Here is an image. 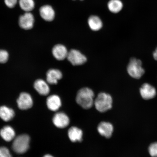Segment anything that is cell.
<instances>
[{
    "mask_svg": "<svg viewBox=\"0 0 157 157\" xmlns=\"http://www.w3.org/2000/svg\"><path fill=\"white\" fill-rule=\"evenodd\" d=\"M62 77V72L59 70L52 69L48 70L47 73V82L51 84H56Z\"/></svg>",
    "mask_w": 157,
    "mask_h": 157,
    "instance_id": "9a60e30c",
    "label": "cell"
},
{
    "mask_svg": "<svg viewBox=\"0 0 157 157\" xmlns=\"http://www.w3.org/2000/svg\"><path fill=\"white\" fill-rule=\"evenodd\" d=\"M153 56L155 60H157V48L155 49V50L153 52Z\"/></svg>",
    "mask_w": 157,
    "mask_h": 157,
    "instance_id": "484cf974",
    "label": "cell"
},
{
    "mask_svg": "<svg viewBox=\"0 0 157 157\" xmlns=\"http://www.w3.org/2000/svg\"><path fill=\"white\" fill-rule=\"evenodd\" d=\"M97 130L101 136L109 138L113 135V127L111 123L102 121L98 125Z\"/></svg>",
    "mask_w": 157,
    "mask_h": 157,
    "instance_id": "8fae6325",
    "label": "cell"
},
{
    "mask_svg": "<svg viewBox=\"0 0 157 157\" xmlns=\"http://www.w3.org/2000/svg\"><path fill=\"white\" fill-rule=\"evenodd\" d=\"M88 25L92 30L98 31L103 26V23L99 17L96 15H92L88 19Z\"/></svg>",
    "mask_w": 157,
    "mask_h": 157,
    "instance_id": "d6986e66",
    "label": "cell"
},
{
    "mask_svg": "<svg viewBox=\"0 0 157 157\" xmlns=\"http://www.w3.org/2000/svg\"><path fill=\"white\" fill-rule=\"evenodd\" d=\"M108 7L111 12L117 13L123 9V4L120 0H110L108 3Z\"/></svg>",
    "mask_w": 157,
    "mask_h": 157,
    "instance_id": "44dd1931",
    "label": "cell"
},
{
    "mask_svg": "<svg viewBox=\"0 0 157 157\" xmlns=\"http://www.w3.org/2000/svg\"><path fill=\"white\" fill-rule=\"evenodd\" d=\"M80 1H83V0H80Z\"/></svg>",
    "mask_w": 157,
    "mask_h": 157,
    "instance_id": "83f0119b",
    "label": "cell"
},
{
    "mask_svg": "<svg viewBox=\"0 0 157 157\" xmlns=\"http://www.w3.org/2000/svg\"><path fill=\"white\" fill-rule=\"evenodd\" d=\"M67 59L74 66H80L87 61L86 56L79 51L72 49L68 52Z\"/></svg>",
    "mask_w": 157,
    "mask_h": 157,
    "instance_id": "5b68a950",
    "label": "cell"
},
{
    "mask_svg": "<svg viewBox=\"0 0 157 157\" xmlns=\"http://www.w3.org/2000/svg\"><path fill=\"white\" fill-rule=\"evenodd\" d=\"M15 116V112L12 109L6 106L0 107V118L5 121L11 120Z\"/></svg>",
    "mask_w": 157,
    "mask_h": 157,
    "instance_id": "ac0fdd59",
    "label": "cell"
},
{
    "mask_svg": "<svg viewBox=\"0 0 157 157\" xmlns=\"http://www.w3.org/2000/svg\"><path fill=\"white\" fill-rule=\"evenodd\" d=\"M39 12L41 17L47 21H52L55 18V11L52 6L50 5L42 6L39 9Z\"/></svg>",
    "mask_w": 157,
    "mask_h": 157,
    "instance_id": "30bf717a",
    "label": "cell"
},
{
    "mask_svg": "<svg viewBox=\"0 0 157 157\" xmlns=\"http://www.w3.org/2000/svg\"><path fill=\"white\" fill-rule=\"evenodd\" d=\"M18 22L21 29L25 30L32 29L35 22L34 15L31 12H25L19 17Z\"/></svg>",
    "mask_w": 157,
    "mask_h": 157,
    "instance_id": "8992f818",
    "label": "cell"
},
{
    "mask_svg": "<svg viewBox=\"0 0 157 157\" xmlns=\"http://www.w3.org/2000/svg\"><path fill=\"white\" fill-rule=\"evenodd\" d=\"M127 71L131 77L136 79L140 78L145 73L141 61L134 58L131 59L127 66Z\"/></svg>",
    "mask_w": 157,
    "mask_h": 157,
    "instance_id": "277c9868",
    "label": "cell"
},
{
    "mask_svg": "<svg viewBox=\"0 0 157 157\" xmlns=\"http://www.w3.org/2000/svg\"><path fill=\"white\" fill-rule=\"evenodd\" d=\"M140 92L141 97L146 100L152 99L156 95L155 88L148 83L143 84L140 88Z\"/></svg>",
    "mask_w": 157,
    "mask_h": 157,
    "instance_id": "9c48e42d",
    "label": "cell"
},
{
    "mask_svg": "<svg viewBox=\"0 0 157 157\" xmlns=\"http://www.w3.org/2000/svg\"><path fill=\"white\" fill-rule=\"evenodd\" d=\"M113 102V98L109 94L101 93L94 100V105L98 111L105 113L112 107Z\"/></svg>",
    "mask_w": 157,
    "mask_h": 157,
    "instance_id": "7a4b0ae2",
    "label": "cell"
},
{
    "mask_svg": "<svg viewBox=\"0 0 157 157\" xmlns=\"http://www.w3.org/2000/svg\"><path fill=\"white\" fill-rule=\"evenodd\" d=\"M54 124L57 127L63 128L69 124V118L66 114L63 112H59L55 114L52 119Z\"/></svg>",
    "mask_w": 157,
    "mask_h": 157,
    "instance_id": "ba28073f",
    "label": "cell"
},
{
    "mask_svg": "<svg viewBox=\"0 0 157 157\" xmlns=\"http://www.w3.org/2000/svg\"><path fill=\"white\" fill-rule=\"evenodd\" d=\"M68 52L64 45L58 44L54 46L52 53L55 58L59 60H62L67 58Z\"/></svg>",
    "mask_w": 157,
    "mask_h": 157,
    "instance_id": "7c38bea8",
    "label": "cell"
},
{
    "mask_svg": "<svg viewBox=\"0 0 157 157\" xmlns=\"http://www.w3.org/2000/svg\"><path fill=\"white\" fill-rule=\"evenodd\" d=\"M47 105L48 109L51 111H58L62 105L60 98L57 95H51L47 99Z\"/></svg>",
    "mask_w": 157,
    "mask_h": 157,
    "instance_id": "4fadbf2b",
    "label": "cell"
},
{
    "mask_svg": "<svg viewBox=\"0 0 157 157\" xmlns=\"http://www.w3.org/2000/svg\"><path fill=\"white\" fill-rule=\"evenodd\" d=\"M0 157H12L9 149L4 147H0Z\"/></svg>",
    "mask_w": 157,
    "mask_h": 157,
    "instance_id": "cb8c5ba5",
    "label": "cell"
},
{
    "mask_svg": "<svg viewBox=\"0 0 157 157\" xmlns=\"http://www.w3.org/2000/svg\"><path fill=\"white\" fill-rule=\"evenodd\" d=\"M68 135L70 140L72 142H81L83 137V131L76 127H72L68 129Z\"/></svg>",
    "mask_w": 157,
    "mask_h": 157,
    "instance_id": "5bb4252c",
    "label": "cell"
},
{
    "mask_svg": "<svg viewBox=\"0 0 157 157\" xmlns=\"http://www.w3.org/2000/svg\"><path fill=\"white\" fill-rule=\"evenodd\" d=\"M30 137L28 135L23 134L16 137L12 145L14 151L18 154H23L29 150Z\"/></svg>",
    "mask_w": 157,
    "mask_h": 157,
    "instance_id": "3957f363",
    "label": "cell"
},
{
    "mask_svg": "<svg viewBox=\"0 0 157 157\" xmlns=\"http://www.w3.org/2000/svg\"><path fill=\"white\" fill-rule=\"evenodd\" d=\"M19 0H4L5 5L10 9L14 8L17 3H18Z\"/></svg>",
    "mask_w": 157,
    "mask_h": 157,
    "instance_id": "d4e9b609",
    "label": "cell"
},
{
    "mask_svg": "<svg viewBox=\"0 0 157 157\" xmlns=\"http://www.w3.org/2000/svg\"><path fill=\"white\" fill-rule=\"evenodd\" d=\"M9 54L6 51L0 50V63H5L9 58Z\"/></svg>",
    "mask_w": 157,
    "mask_h": 157,
    "instance_id": "603a6c76",
    "label": "cell"
},
{
    "mask_svg": "<svg viewBox=\"0 0 157 157\" xmlns=\"http://www.w3.org/2000/svg\"><path fill=\"white\" fill-rule=\"evenodd\" d=\"M94 96L93 91L90 88H82L78 90L76 95V103L84 109H90L94 105Z\"/></svg>",
    "mask_w": 157,
    "mask_h": 157,
    "instance_id": "6da1fadb",
    "label": "cell"
},
{
    "mask_svg": "<svg viewBox=\"0 0 157 157\" xmlns=\"http://www.w3.org/2000/svg\"><path fill=\"white\" fill-rule=\"evenodd\" d=\"M54 157L52 155H50L49 154H47L46 155H45L44 157Z\"/></svg>",
    "mask_w": 157,
    "mask_h": 157,
    "instance_id": "4316f807",
    "label": "cell"
},
{
    "mask_svg": "<svg viewBox=\"0 0 157 157\" xmlns=\"http://www.w3.org/2000/svg\"><path fill=\"white\" fill-rule=\"evenodd\" d=\"M148 150L151 157H157V142L151 143L148 147Z\"/></svg>",
    "mask_w": 157,
    "mask_h": 157,
    "instance_id": "7402d4cb",
    "label": "cell"
},
{
    "mask_svg": "<svg viewBox=\"0 0 157 157\" xmlns=\"http://www.w3.org/2000/svg\"><path fill=\"white\" fill-rule=\"evenodd\" d=\"M0 135L4 140L9 142L14 139L15 133L12 127L9 125H6L1 129Z\"/></svg>",
    "mask_w": 157,
    "mask_h": 157,
    "instance_id": "e0dca14e",
    "label": "cell"
},
{
    "mask_svg": "<svg viewBox=\"0 0 157 157\" xmlns=\"http://www.w3.org/2000/svg\"><path fill=\"white\" fill-rule=\"evenodd\" d=\"M34 87L37 92L41 95L46 96L50 93V87L48 84L42 79H38L35 81Z\"/></svg>",
    "mask_w": 157,
    "mask_h": 157,
    "instance_id": "2e32d148",
    "label": "cell"
},
{
    "mask_svg": "<svg viewBox=\"0 0 157 157\" xmlns=\"http://www.w3.org/2000/svg\"><path fill=\"white\" fill-rule=\"evenodd\" d=\"M18 3L21 9L25 12H31L35 7L34 0H19Z\"/></svg>",
    "mask_w": 157,
    "mask_h": 157,
    "instance_id": "ffe728a7",
    "label": "cell"
},
{
    "mask_svg": "<svg viewBox=\"0 0 157 157\" xmlns=\"http://www.w3.org/2000/svg\"><path fill=\"white\" fill-rule=\"evenodd\" d=\"M17 103L19 109L26 110L33 106V101L32 97L29 94L22 93L20 95Z\"/></svg>",
    "mask_w": 157,
    "mask_h": 157,
    "instance_id": "52a82bcc",
    "label": "cell"
}]
</instances>
